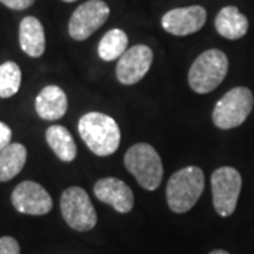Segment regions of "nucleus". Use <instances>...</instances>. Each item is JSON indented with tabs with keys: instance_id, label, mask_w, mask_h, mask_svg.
I'll list each match as a JSON object with an SVG mask.
<instances>
[{
	"instance_id": "1",
	"label": "nucleus",
	"mask_w": 254,
	"mask_h": 254,
	"mask_svg": "<svg viewBox=\"0 0 254 254\" xmlns=\"http://www.w3.org/2000/svg\"><path fill=\"white\" fill-rule=\"evenodd\" d=\"M78 130L93 154L108 157L120 145V128L115 119L100 112H89L79 119Z\"/></svg>"
},
{
	"instance_id": "2",
	"label": "nucleus",
	"mask_w": 254,
	"mask_h": 254,
	"mask_svg": "<svg viewBox=\"0 0 254 254\" xmlns=\"http://www.w3.org/2000/svg\"><path fill=\"white\" fill-rule=\"evenodd\" d=\"M205 188V175L199 167H185L173 174L167 184V202L175 213H185L195 206Z\"/></svg>"
},
{
	"instance_id": "3",
	"label": "nucleus",
	"mask_w": 254,
	"mask_h": 254,
	"mask_svg": "<svg viewBox=\"0 0 254 254\" xmlns=\"http://www.w3.org/2000/svg\"><path fill=\"white\" fill-rule=\"evenodd\" d=\"M229 69V60L220 50H208L193 61L188 72V83L190 89L196 93L205 95L213 89L226 78Z\"/></svg>"
},
{
	"instance_id": "4",
	"label": "nucleus",
	"mask_w": 254,
	"mask_h": 254,
	"mask_svg": "<svg viewBox=\"0 0 254 254\" xmlns=\"http://www.w3.org/2000/svg\"><path fill=\"white\" fill-rule=\"evenodd\" d=\"M125 165L145 190H154L161 185L163 161L153 145L147 143L131 145L125 155Z\"/></svg>"
},
{
	"instance_id": "5",
	"label": "nucleus",
	"mask_w": 254,
	"mask_h": 254,
	"mask_svg": "<svg viewBox=\"0 0 254 254\" xmlns=\"http://www.w3.org/2000/svg\"><path fill=\"white\" fill-rule=\"evenodd\" d=\"M254 98L250 89L237 86L219 100L212 112L215 126L223 130L240 126L253 110Z\"/></svg>"
},
{
	"instance_id": "6",
	"label": "nucleus",
	"mask_w": 254,
	"mask_h": 254,
	"mask_svg": "<svg viewBox=\"0 0 254 254\" xmlns=\"http://www.w3.org/2000/svg\"><path fill=\"white\" fill-rule=\"evenodd\" d=\"M61 213L66 225L78 232H89L96 226L98 215L91 199L79 187H71L61 195Z\"/></svg>"
},
{
	"instance_id": "7",
	"label": "nucleus",
	"mask_w": 254,
	"mask_h": 254,
	"mask_svg": "<svg viewBox=\"0 0 254 254\" xmlns=\"http://www.w3.org/2000/svg\"><path fill=\"white\" fill-rule=\"evenodd\" d=\"M213 206L220 216H230L236 209L242 190V175L233 167H220L212 174Z\"/></svg>"
},
{
	"instance_id": "8",
	"label": "nucleus",
	"mask_w": 254,
	"mask_h": 254,
	"mask_svg": "<svg viewBox=\"0 0 254 254\" xmlns=\"http://www.w3.org/2000/svg\"><path fill=\"white\" fill-rule=\"evenodd\" d=\"M110 9L103 0H89L78 6L69 18L68 31L76 41H83L109 18Z\"/></svg>"
},
{
	"instance_id": "9",
	"label": "nucleus",
	"mask_w": 254,
	"mask_h": 254,
	"mask_svg": "<svg viewBox=\"0 0 254 254\" xmlns=\"http://www.w3.org/2000/svg\"><path fill=\"white\" fill-rule=\"evenodd\" d=\"M11 203L14 209L33 216L47 215L53 209V199L46 188L34 181H24L18 184L11 193Z\"/></svg>"
},
{
	"instance_id": "10",
	"label": "nucleus",
	"mask_w": 254,
	"mask_h": 254,
	"mask_svg": "<svg viewBox=\"0 0 254 254\" xmlns=\"http://www.w3.org/2000/svg\"><path fill=\"white\" fill-rule=\"evenodd\" d=\"M153 50L148 46L138 44L128 48L119 58L116 66V76L119 82H122L123 85H134L141 81L153 64Z\"/></svg>"
},
{
	"instance_id": "11",
	"label": "nucleus",
	"mask_w": 254,
	"mask_h": 254,
	"mask_svg": "<svg viewBox=\"0 0 254 254\" xmlns=\"http://www.w3.org/2000/svg\"><path fill=\"white\" fill-rule=\"evenodd\" d=\"M206 10L202 6H188L168 10L161 18L163 28L177 37L198 33L206 23Z\"/></svg>"
},
{
	"instance_id": "12",
	"label": "nucleus",
	"mask_w": 254,
	"mask_h": 254,
	"mask_svg": "<svg viewBox=\"0 0 254 254\" xmlns=\"http://www.w3.org/2000/svg\"><path fill=\"white\" fill-rule=\"evenodd\" d=\"M93 192L100 202L110 205L119 213H128L134 205L133 190L118 178H102L95 184Z\"/></svg>"
},
{
	"instance_id": "13",
	"label": "nucleus",
	"mask_w": 254,
	"mask_h": 254,
	"mask_svg": "<svg viewBox=\"0 0 254 254\" xmlns=\"http://www.w3.org/2000/svg\"><path fill=\"white\" fill-rule=\"evenodd\" d=\"M68 109V99L65 92L57 85H48L37 95V115L44 120L54 122L61 119Z\"/></svg>"
},
{
	"instance_id": "14",
	"label": "nucleus",
	"mask_w": 254,
	"mask_h": 254,
	"mask_svg": "<svg viewBox=\"0 0 254 254\" xmlns=\"http://www.w3.org/2000/svg\"><path fill=\"white\" fill-rule=\"evenodd\" d=\"M18 41L21 50L33 58H38L46 51V33L41 21L33 16L21 20L18 30Z\"/></svg>"
},
{
	"instance_id": "15",
	"label": "nucleus",
	"mask_w": 254,
	"mask_h": 254,
	"mask_svg": "<svg viewBox=\"0 0 254 254\" xmlns=\"http://www.w3.org/2000/svg\"><path fill=\"white\" fill-rule=\"evenodd\" d=\"M216 31L227 40H239L246 36L249 30V20L236 6H226L215 18Z\"/></svg>"
},
{
	"instance_id": "16",
	"label": "nucleus",
	"mask_w": 254,
	"mask_h": 254,
	"mask_svg": "<svg viewBox=\"0 0 254 254\" xmlns=\"http://www.w3.org/2000/svg\"><path fill=\"white\" fill-rule=\"evenodd\" d=\"M27 160V150L20 143H10L0 151V181H10L21 173Z\"/></svg>"
},
{
	"instance_id": "17",
	"label": "nucleus",
	"mask_w": 254,
	"mask_h": 254,
	"mask_svg": "<svg viewBox=\"0 0 254 254\" xmlns=\"http://www.w3.org/2000/svg\"><path fill=\"white\" fill-rule=\"evenodd\" d=\"M46 140L55 155L65 163H71L76 157V144L71 133L64 126H50L46 131Z\"/></svg>"
},
{
	"instance_id": "18",
	"label": "nucleus",
	"mask_w": 254,
	"mask_h": 254,
	"mask_svg": "<svg viewBox=\"0 0 254 254\" xmlns=\"http://www.w3.org/2000/svg\"><path fill=\"white\" fill-rule=\"evenodd\" d=\"M127 44L128 38L126 33L120 28H112L102 37L98 46V54L103 61H115L126 53Z\"/></svg>"
},
{
	"instance_id": "19",
	"label": "nucleus",
	"mask_w": 254,
	"mask_h": 254,
	"mask_svg": "<svg viewBox=\"0 0 254 254\" xmlns=\"http://www.w3.org/2000/svg\"><path fill=\"white\" fill-rule=\"evenodd\" d=\"M21 83V71L13 61L0 65V98L7 99L16 95Z\"/></svg>"
},
{
	"instance_id": "20",
	"label": "nucleus",
	"mask_w": 254,
	"mask_h": 254,
	"mask_svg": "<svg viewBox=\"0 0 254 254\" xmlns=\"http://www.w3.org/2000/svg\"><path fill=\"white\" fill-rule=\"evenodd\" d=\"M0 254H20V246L14 237H0Z\"/></svg>"
},
{
	"instance_id": "21",
	"label": "nucleus",
	"mask_w": 254,
	"mask_h": 254,
	"mask_svg": "<svg viewBox=\"0 0 254 254\" xmlns=\"http://www.w3.org/2000/svg\"><path fill=\"white\" fill-rule=\"evenodd\" d=\"M36 0H0L6 7L11 10H26L28 9Z\"/></svg>"
},
{
	"instance_id": "22",
	"label": "nucleus",
	"mask_w": 254,
	"mask_h": 254,
	"mask_svg": "<svg viewBox=\"0 0 254 254\" xmlns=\"http://www.w3.org/2000/svg\"><path fill=\"white\" fill-rule=\"evenodd\" d=\"M11 140V128L6 123L0 122V151L10 144Z\"/></svg>"
},
{
	"instance_id": "23",
	"label": "nucleus",
	"mask_w": 254,
	"mask_h": 254,
	"mask_svg": "<svg viewBox=\"0 0 254 254\" xmlns=\"http://www.w3.org/2000/svg\"><path fill=\"white\" fill-rule=\"evenodd\" d=\"M209 254H230V253H227V252H225V250H213V252H210Z\"/></svg>"
},
{
	"instance_id": "24",
	"label": "nucleus",
	"mask_w": 254,
	"mask_h": 254,
	"mask_svg": "<svg viewBox=\"0 0 254 254\" xmlns=\"http://www.w3.org/2000/svg\"><path fill=\"white\" fill-rule=\"evenodd\" d=\"M63 1H66V3H73V1H76V0H63Z\"/></svg>"
}]
</instances>
